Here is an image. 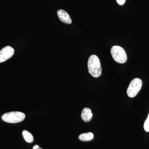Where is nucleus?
<instances>
[{
    "label": "nucleus",
    "instance_id": "3",
    "mask_svg": "<svg viewBox=\"0 0 149 149\" xmlns=\"http://www.w3.org/2000/svg\"><path fill=\"white\" fill-rule=\"evenodd\" d=\"M25 115L19 111H12L6 113L1 116L3 120L8 123H15L24 120Z\"/></svg>",
    "mask_w": 149,
    "mask_h": 149
},
{
    "label": "nucleus",
    "instance_id": "1",
    "mask_svg": "<svg viewBox=\"0 0 149 149\" xmlns=\"http://www.w3.org/2000/svg\"><path fill=\"white\" fill-rule=\"evenodd\" d=\"M88 67L89 73L93 77H98L101 75V65L97 56L92 55L89 57Z\"/></svg>",
    "mask_w": 149,
    "mask_h": 149
},
{
    "label": "nucleus",
    "instance_id": "5",
    "mask_svg": "<svg viewBox=\"0 0 149 149\" xmlns=\"http://www.w3.org/2000/svg\"><path fill=\"white\" fill-rule=\"evenodd\" d=\"M14 54V49L10 47L6 46L0 51V63H3L10 58Z\"/></svg>",
    "mask_w": 149,
    "mask_h": 149
},
{
    "label": "nucleus",
    "instance_id": "6",
    "mask_svg": "<svg viewBox=\"0 0 149 149\" xmlns=\"http://www.w3.org/2000/svg\"><path fill=\"white\" fill-rule=\"evenodd\" d=\"M57 15L59 19L63 23L66 24H70L72 23V20L69 15L63 10L58 11Z\"/></svg>",
    "mask_w": 149,
    "mask_h": 149
},
{
    "label": "nucleus",
    "instance_id": "9",
    "mask_svg": "<svg viewBox=\"0 0 149 149\" xmlns=\"http://www.w3.org/2000/svg\"><path fill=\"white\" fill-rule=\"evenodd\" d=\"M22 136L23 138L27 143H32L34 141V137L31 133H29L27 130H24L22 131Z\"/></svg>",
    "mask_w": 149,
    "mask_h": 149
},
{
    "label": "nucleus",
    "instance_id": "8",
    "mask_svg": "<svg viewBox=\"0 0 149 149\" xmlns=\"http://www.w3.org/2000/svg\"><path fill=\"white\" fill-rule=\"evenodd\" d=\"M80 141L83 142H88L92 141L94 139V134L91 132L82 133L78 137Z\"/></svg>",
    "mask_w": 149,
    "mask_h": 149
},
{
    "label": "nucleus",
    "instance_id": "12",
    "mask_svg": "<svg viewBox=\"0 0 149 149\" xmlns=\"http://www.w3.org/2000/svg\"><path fill=\"white\" fill-rule=\"evenodd\" d=\"M33 149H43L42 148H40L38 145H35L33 147Z\"/></svg>",
    "mask_w": 149,
    "mask_h": 149
},
{
    "label": "nucleus",
    "instance_id": "11",
    "mask_svg": "<svg viewBox=\"0 0 149 149\" xmlns=\"http://www.w3.org/2000/svg\"><path fill=\"white\" fill-rule=\"evenodd\" d=\"M118 3L120 5H123L124 4L125 1V0H116Z\"/></svg>",
    "mask_w": 149,
    "mask_h": 149
},
{
    "label": "nucleus",
    "instance_id": "2",
    "mask_svg": "<svg viewBox=\"0 0 149 149\" xmlns=\"http://www.w3.org/2000/svg\"><path fill=\"white\" fill-rule=\"evenodd\" d=\"M111 54L113 58L118 63H124L127 61L126 52L120 46H113L111 49Z\"/></svg>",
    "mask_w": 149,
    "mask_h": 149
},
{
    "label": "nucleus",
    "instance_id": "4",
    "mask_svg": "<svg viewBox=\"0 0 149 149\" xmlns=\"http://www.w3.org/2000/svg\"><path fill=\"white\" fill-rule=\"evenodd\" d=\"M143 82L141 79L136 78L133 79L130 82L127 90V94L128 97L133 98L136 97L141 91Z\"/></svg>",
    "mask_w": 149,
    "mask_h": 149
},
{
    "label": "nucleus",
    "instance_id": "7",
    "mask_svg": "<svg viewBox=\"0 0 149 149\" xmlns=\"http://www.w3.org/2000/svg\"><path fill=\"white\" fill-rule=\"evenodd\" d=\"M93 114L92 111L88 108H85L81 113L82 120L85 122H88L92 120Z\"/></svg>",
    "mask_w": 149,
    "mask_h": 149
},
{
    "label": "nucleus",
    "instance_id": "10",
    "mask_svg": "<svg viewBox=\"0 0 149 149\" xmlns=\"http://www.w3.org/2000/svg\"><path fill=\"white\" fill-rule=\"evenodd\" d=\"M144 128L146 132H149V113L144 124Z\"/></svg>",
    "mask_w": 149,
    "mask_h": 149
}]
</instances>
